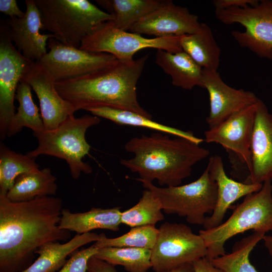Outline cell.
Returning a JSON list of instances; mask_svg holds the SVG:
<instances>
[{
	"label": "cell",
	"instance_id": "cell-1",
	"mask_svg": "<svg viewBox=\"0 0 272 272\" xmlns=\"http://www.w3.org/2000/svg\"><path fill=\"white\" fill-rule=\"evenodd\" d=\"M62 203L51 196L14 202L0 193V272H22L40 247L67 241L70 231L59 226Z\"/></svg>",
	"mask_w": 272,
	"mask_h": 272
},
{
	"label": "cell",
	"instance_id": "cell-2",
	"mask_svg": "<svg viewBox=\"0 0 272 272\" xmlns=\"http://www.w3.org/2000/svg\"><path fill=\"white\" fill-rule=\"evenodd\" d=\"M148 54L131 62L115 63L85 76L55 83L61 98L78 110L109 107L130 111L152 119L140 104L137 84Z\"/></svg>",
	"mask_w": 272,
	"mask_h": 272
},
{
	"label": "cell",
	"instance_id": "cell-3",
	"mask_svg": "<svg viewBox=\"0 0 272 272\" xmlns=\"http://www.w3.org/2000/svg\"><path fill=\"white\" fill-rule=\"evenodd\" d=\"M126 152L134 157L121 159L120 164L137 173L139 181L152 182L157 180L160 186H176L189 177L192 168L210 155L208 149L188 139L171 138L161 132L142 135L128 141Z\"/></svg>",
	"mask_w": 272,
	"mask_h": 272
},
{
	"label": "cell",
	"instance_id": "cell-4",
	"mask_svg": "<svg viewBox=\"0 0 272 272\" xmlns=\"http://www.w3.org/2000/svg\"><path fill=\"white\" fill-rule=\"evenodd\" d=\"M40 14L41 30L58 41L80 48L82 41L113 17L88 0H34Z\"/></svg>",
	"mask_w": 272,
	"mask_h": 272
},
{
	"label": "cell",
	"instance_id": "cell-5",
	"mask_svg": "<svg viewBox=\"0 0 272 272\" xmlns=\"http://www.w3.org/2000/svg\"><path fill=\"white\" fill-rule=\"evenodd\" d=\"M250 230L265 233L272 231L271 180L264 181L259 191L245 196L225 222L199 231L207 248L206 257L212 260L224 255L228 239Z\"/></svg>",
	"mask_w": 272,
	"mask_h": 272
},
{
	"label": "cell",
	"instance_id": "cell-6",
	"mask_svg": "<svg viewBox=\"0 0 272 272\" xmlns=\"http://www.w3.org/2000/svg\"><path fill=\"white\" fill-rule=\"evenodd\" d=\"M100 122V117L93 114L78 118L71 116L54 129L33 133L38 145L26 154L34 159L46 155L65 160L74 179L79 178L81 173L90 174L91 166L83 161L91 148L85 135L88 129Z\"/></svg>",
	"mask_w": 272,
	"mask_h": 272
},
{
	"label": "cell",
	"instance_id": "cell-7",
	"mask_svg": "<svg viewBox=\"0 0 272 272\" xmlns=\"http://www.w3.org/2000/svg\"><path fill=\"white\" fill-rule=\"evenodd\" d=\"M140 182L159 199L166 214L185 217L191 224L203 225L206 214L211 215L215 208L217 185L207 167L198 179L185 185L159 187L152 182Z\"/></svg>",
	"mask_w": 272,
	"mask_h": 272
},
{
	"label": "cell",
	"instance_id": "cell-8",
	"mask_svg": "<svg viewBox=\"0 0 272 272\" xmlns=\"http://www.w3.org/2000/svg\"><path fill=\"white\" fill-rule=\"evenodd\" d=\"M181 36L148 38L141 35L120 30L110 21L97 27L82 42L80 48L89 52L106 53L123 62L134 59V54L145 48H153L176 53L182 51Z\"/></svg>",
	"mask_w": 272,
	"mask_h": 272
},
{
	"label": "cell",
	"instance_id": "cell-9",
	"mask_svg": "<svg viewBox=\"0 0 272 272\" xmlns=\"http://www.w3.org/2000/svg\"><path fill=\"white\" fill-rule=\"evenodd\" d=\"M158 230L151 249L152 268L155 272L171 270L207 256L203 239L189 226L166 222Z\"/></svg>",
	"mask_w": 272,
	"mask_h": 272
},
{
	"label": "cell",
	"instance_id": "cell-10",
	"mask_svg": "<svg viewBox=\"0 0 272 272\" xmlns=\"http://www.w3.org/2000/svg\"><path fill=\"white\" fill-rule=\"evenodd\" d=\"M256 103L232 114L205 133L204 141L221 145L229 155L233 175L245 182L251 168V143Z\"/></svg>",
	"mask_w": 272,
	"mask_h": 272
},
{
	"label": "cell",
	"instance_id": "cell-11",
	"mask_svg": "<svg viewBox=\"0 0 272 272\" xmlns=\"http://www.w3.org/2000/svg\"><path fill=\"white\" fill-rule=\"evenodd\" d=\"M216 18L222 23H238L245 28L233 30L231 35L242 47L260 57L272 59V0H262L254 7L215 9Z\"/></svg>",
	"mask_w": 272,
	"mask_h": 272
},
{
	"label": "cell",
	"instance_id": "cell-12",
	"mask_svg": "<svg viewBox=\"0 0 272 272\" xmlns=\"http://www.w3.org/2000/svg\"><path fill=\"white\" fill-rule=\"evenodd\" d=\"M49 51L39 62L55 82L76 79L109 66L118 61L113 55L82 50L65 45L54 37Z\"/></svg>",
	"mask_w": 272,
	"mask_h": 272
},
{
	"label": "cell",
	"instance_id": "cell-13",
	"mask_svg": "<svg viewBox=\"0 0 272 272\" xmlns=\"http://www.w3.org/2000/svg\"><path fill=\"white\" fill-rule=\"evenodd\" d=\"M32 61L25 58L0 27V140L7 137L15 114L14 100L18 86Z\"/></svg>",
	"mask_w": 272,
	"mask_h": 272
},
{
	"label": "cell",
	"instance_id": "cell-14",
	"mask_svg": "<svg viewBox=\"0 0 272 272\" xmlns=\"http://www.w3.org/2000/svg\"><path fill=\"white\" fill-rule=\"evenodd\" d=\"M25 4L24 17L1 20L0 27L25 58L32 62H39L47 52L48 40L54 36L40 33L42 25L35 1L26 0Z\"/></svg>",
	"mask_w": 272,
	"mask_h": 272
},
{
	"label": "cell",
	"instance_id": "cell-15",
	"mask_svg": "<svg viewBox=\"0 0 272 272\" xmlns=\"http://www.w3.org/2000/svg\"><path fill=\"white\" fill-rule=\"evenodd\" d=\"M198 16L172 1H161L159 7L135 23L130 31L163 37L181 36L196 32L200 26Z\"/></svg>",
	"mask_w": 272,
	"mask_h": 272
},
{
	"label": "cell",
	"instance_id": "cell-16",
	"mask_svg": "<svg viewBox=\"0 0 272 272\" xmlns=\"http://www.w3.org/2000/svg\"><path fill=\"white\" fill-rule=\"evenodd\" d=\"M201 88L207 89L209 95L210 108L206 118L209 128L218 125L259 99L250 91L236 89L227 85L217 71L202 69Z\"/></svg>",
	"mask_w": 272,
	"mask_h": 272
},
{
	"label": "cell",
	"instance_id": "cell-17",
	"mask_svg": "<svg viewBox=\"0 0 272 272\" xmlns=\"http://www.w3.org/2000/svg\"><path fill=\"white\" fill-rule=\"evenodd\" d=\"M22 79L30 85L38 98L46 130L56 128L69 117L74 115L71 106L58 93L55 82L39 62H31Z\"/></svg>",
	"mask_w": 272,
	"mask_h": 272
},
{
	"label": "cell",
	"instance_id": "cell-18",
	"mask_svg": "<svg viewBox=\"0 0 272 272\" xmlns=\"http://www.w3.org/2000/svg\"><path fill=\"white\" fill-rule=\"evenodd\" d=\"M251 168L245 183L272 180V114L260 99L256 102L251 143Z\"/></svg>",
	"mask_w": 272,
	"mask_h": 272
},
{
	"label": "cell",
	"instance_id": "cell-19",
	"mask_svg": "<svg viewBox=\"0 0 272 272\" xmlns=\"http://www.w3.org/2000/svg\"><path fill=\"white\" fill-rule=\"evenodd\" d=\"M212 178L216 182L217 200L213 213L206 218L203 226L207 230L223 223L227 210L242 197L259 191L262 184L245 183L230 178L226 174L222 158L219 155L210 157L207 167Z\"/></svg>",
	"mask_w": 272,
	"mask_h": 272
},
{
	"label": "cell",
	"instance_id": "cell-20",
	"mask_svg": "<svg viewBox=\"0 0 272 272\" xmlns=\"http://www.w3.org/2000/svg\"><path fill=\"white\" fill-rule=\"evenodd\" d=\"M100 235L89 232L76 234L64 243L50 242L40 247L36 251L39 256L22 272H56L66 262V258L83 245L96 242Z\"/></svg>",
	"mask_w": 272,
	"mask_h": 272
},
{
	"label": "cell",
	"instance_id": "cell-21",
	"mask_svg": "<svg viewBox=\"0 0 272 272\" xmlns=\"http://www.w3.org/2000/svg\"><path fill=\"white\" fill-rule=\"evenodd\" d=\"M121 214L119 207L92 208L83 213H72L67 209H62L59 226L61 229L75 232L77 234L99 229L117 231L121 224Z\"/></svg>",
	"mask_w": 272,
	"mask_h": 272
},
{
	"label": "cell",
	"instance_id": "cell-22",
	"mask_svg": "<svg viewBox=\"0 0 272 272\" xmlns=\"http://www.w3.org/2000/svg\"><path fill=\"white\" fill-rule=\"evenodd\" d=\"M156 63L171 77L174 86L185 90L201 87L203 69L183 51L172 53L157 49Z\"/></svg>",
	"mask_w": 272,
	"mask_h": 272
},
{
	"label": "cell",
	"instance_id": "cell-23",
	"mask_svg": "<svg viewBox=\"0 0 272 272\" xmlns=\"http://www.w3.org/2000/svg\"><path fill=\"white\" fill-rule=\"evenodd\" d=\"M180 44L182 51L202 69L218 70L221 50L208 25L200 23L196 32L181 36Z\"/></svg>",
	"mask_w": 272,
	"mask_h": 272
},
{
	"label": "cell",
	"instance_id": "cell-24",
	"mask_svg": "<svg viewBox=\"0 0 272 272\" xmlns=\"http://www.w3.org/2000/svg\"><path fill=\"white\" fill-rule=\"evenodd\" d=\"M56 178L49 168L20 175L6 194L14 202L28 201L37 197L55 194Z\"/></svg>",
	"mask_w": 272,
	"mask_h": 272
},
{
	"label": "cell",
	"instance_id": "cell-25",
	"mask_svg": "<svg viewBox=\"0 0 272 272\" xmlns=\"http://www.w3.org/2000/svg\"><path fill=\"white\" fill-rule=\"evenodd\" d=\"M87 111L94 115L110 120L117 124L149 128L158 132L183 138L198 145L204 141L195 137L191 131H184L167 126L130 111L109 107H94Z\"/></svg>",
	"mask_w": 272,
	"mask_h": 272
},
{
	"label": "cell",
	"instance_id": "cell-26",
	"mask_svg": "<svg viewBox=\"0 0 272 272\" xmlns=\"http://www.w3.org/2000/svg\"><path fill=\"white\" fill-rule=\"evenodd\" d=\"M97 3L112 15L116 28L126 31L140 20L157 9V0H97Z\"/></svg>",
	"mask_w": 272,
	"mask_h": 272
},
{
	"label": "cell",
	"instance_id": "cell-27",
	"mask_svg": "<svg viewBox=\"0 0 272 272\" xmlns=\"http://www.w3.org/2000/svg\"><path fill=\"white\" fill-rule=\"evenodd\" d=\"M15 99L19 102V106L9 124L7 137L10 138L15 135L24 127L30 128L33 133L45 131L46 129L39 109L32 99L31 87L22 79L18 86Z\"/></svg>",
	"mask_w": 272,
	"mask_h": 272
},
{
	"label": "cell",
	"instance_id": "cell-28",
	"mask_svg": "<svg viewBox=\"0 0 272 272\" xmlns=\"http://www.w3.org/2000/svg\"><path fill=\"white\" fill-rule=\"evenodd\" d=\"M265 234L263 232H253L236 242L230 253L212 259L213 264L224 272H258L250 263L249 255Z\"/></svg>",
	"mask_w": 272,
	"mask_h": 272
},
{
	"label": "cell",
	"instance_id": "cell-29",
	"mask_svg": "<svg viewBox=\"0 0 272 272\" xmlns=\"http://www.w3.org/2000/svg\"><path fill=\"white\" fill-rule=\"evenodd\" d=\"M94 257L110 264L121 265L128 272H147L152 267L151 250L133 247L98 248Z\"/></svg>",
	"mask_w": 272,
	"mask_h": 272
},
{
	"label": "cell",
	"instance_id": "cell-30",
	"mask_svg": "<svg viewBox=\"0 0 272 272\" xmlns=\"http://www.w3.org/2000/svg\"><path fill=\"white\" fill-rule=\"evenodd\" d=\"M39 170L35 159L0 145V193L6 194L21 174Z\"/></svg>",
	"mask_w": 272,
	"mask_h": 272
},
{
	"label": "cell",
	"instance_id": "cell-31",
	"mask_svg": "<svg viewBox=\"0 0 272 272\" xmlns=\"http://www.w3.org/2000/svg\"><path fill=\"white\" fill-rule=\"evenodd\" d=\"M162 206L159 199L150 189H145L139 202L131 208L121 214V223L131 228L155 226L164 219Z\"/></svg>",
	"mask_w": 272,
	"mask_h": 272
},
{
	"label": "cell",
	"instance_id": "cell-32",
	"mask_svg": "<svg viewBox=\"0 0 272 272\" xmlns=\"http://www.w3.org/2000/svg\"><path fill=\"white\" fill-rule=\"evenodd\" d=\"M158 231L155 226H143L132 227L128 232L114 238H108L101 233L99 239L94 244L98 248L117 247L151 250L156 243Z\"/></svg>",
	"mask_w": 272,
	"mask_h": 272
},
{
	"label": "cell",
	"instance_id": "cell-33",
	"mask_svg": "<svg viewBox=\"0 0 272 272\" xmlns=\"http://www.w3.org/2000/svg\"><path fill=\"white\" fill-rule=\"evenodd\" d=\"M94 244L74 252L65 264L56 272H88L89 260L98 251Z\"/></svg>",
	"mask_w": 272,
	"mask_h": 272
},
{
	"label": "cell",
	"instance_id": "cell-34",
	"mask_svg": "<svg viewBox=\"0 0 272 272\" xmlns=\"http://www.w3.org/2000/svg\"><path fill=\"white\" fill-rule=\"evenodd\" d=\"M88 272H118L115 266L94 256L89 260ZM165 272H194L192 264H187L176 269Z\"/></svg>",
	"mask_w": 272,
	"mask_h": 272
},
{
	"label": "cell",
	"instance_id": "cell-35",
	"mask_svg": "<svg viewBox=\"0 0 272 272\" xmlns=\"http://www.w3.org/2000/svg\"><path fill=\"white\" fill-rule=\"evenodd\" d=\"M257 0H214L213 2L215 9H225L231 7L245 8L258 5Z\"/></svg>",
	"mask_w": 272,
	"mask_h": 272
},
{
	"label": "cell",
	"instance_id": "cell-36",
	"mask_svg": "<svg viewBox=\"0 0 272 272\" xmlns=\"http://www.w3.org/2000/svg\"><path fill=\"white\" fill-rule=\"evenodd\" d=\"M0 12L11 18H21L25 15L18 7L16 0H0Z\"/></svg>",
	"mask_w": 272,
	"mask_h": 272
},
{
	"label": "cell",
	"instance_id": "cell-37",
	"mask_svg": "<svg viewBox=\"0 0 272 272\" xmlns=\"http://www.w3.org/2000/svg\"><path fill=\"white\" fill-rule=\"evenodd\" d=\"M192 264L194 272H224L215 266L211 260L207 257L194 261Z\"/></svg>",
	"mask_w": 272,
	"mask_h": 272
},
{
	"label": "cell",
	"instance_id": "cell-38",
	"mask_svg": "<svg viewBox=\"0 0 272 272\" xmlns=\"http://www.w3.org/2000/svg\"><path fill=\"white\" fill-rule=\"evenodd\" d=\"M264 244L272 257V235H264L263 238Z\"/></svg>",
	"mask_w": 272,
	"mask_h": 272
}]
</instances>
